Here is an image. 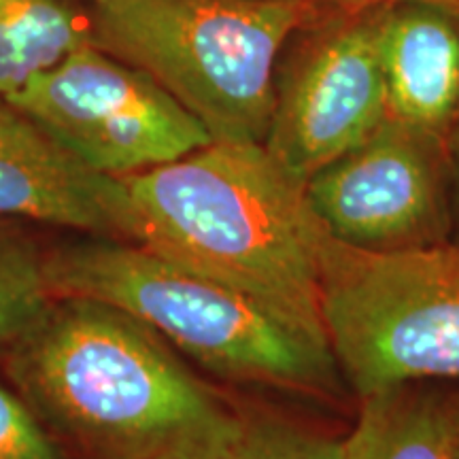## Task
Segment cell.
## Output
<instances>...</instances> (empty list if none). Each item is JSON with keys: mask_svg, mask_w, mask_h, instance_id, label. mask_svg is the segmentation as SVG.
Listing matches in <instances>:
<instances>
[{"mask_svg": "<svg viewBox=\"0 0 459 459\" xmlns=\"http://www.w3.org/2000/svg\"><path fill=\"white\" fill-rule=\"evenodd\" d=\"M307 194L330 237L355 249H426L453 232L446 139L392 115L315 172Z\"/></svg>", "mask_w": 459, "mask_h": 459, "instance_id": "ba28073f", "label": "cell"}, {"mask_svg": "<svg viewBox=\"0 0 459 459\" xmlns=\"http://www.w3.org/2000/svg\"><path fill=\"white\" fill-rule=\"evenodd\" d=\"M48 279L54 296L122 308L228 381L330 394L342 378L328 344L143 245L96 237L62 245L48 254Z\"/></svg>", "mask_w": 459, "mask_h": 459, "instance_id": "3957f363", "label": "cell"}, {"mask_svg": "<svg viewBox=\"0 0 459 459\" xmlns=\"http://www.w3.org/2000/svg\"><path fill=\"white\" fill-rule=\"evenodd\" d=\"M344 459H459L455 395L412 385L366 395Z\"/></svg>", "mask_w": 459, "mask_h": 459, "instance_id": "8fae6325", "label": "cell"}, {"mask_svg": "<svg viewBox=\"0 0 459 459\" xmlns=\"http://www.w3.org/2000/svg\"><path fill=\"white\" fill-rule=\"evenodd\" d=\"M387 7L325 4L281 51L264 147L304 183L387 119L383 68Z\"/></svg>", "mask_w": 459, "mask_h": 459, "instance_id": "8992f818", "label": "cell"}, {"mask_svg": "<svg viewBox=\"0 0 459 459\" xmlns=\"http://www.w3.org/2000/svg\"><path fill=\"white\" fill-rule=\"evenodd\" d=\"M313 0H102L91 43L152 74L213 141L264 143L287 39Z\"/></svg>", "mask_w": 459, "mask_h": 459, "instance_id": "277c9868", "label": "cell"}, {"mask_svg": "<svg viewBox=\"0 0 459 459\" xmlns=\"http://www.w3.org/2000/svg\"><path fill=\"white\" fill-rule=\"evenodd\" d=\"M96 3H102V0H91V4H96Z\"/></svg>", "mask_w": 459, "mask_h": 459, "instance_id": "d6986e66", "label": "cell"}, {"mask_svg": "<svg viewBox=\"0 0 459 459\" xmlns=\"http://www.w3.org/2000/svg\"><path fill=\"white\" fill-rule=\"evenodd\" d=\"M455 400H457V411H459V394H455Z\"/></svg>", "mask_w": 459, "mask_h": 459, "instance_id": "ac0fdd59", "label": "cell"}, {"mask_svg": "<svg viewBox=\"0 0 459 459\" xmlns=\"http://www.w3.org/2000/svg\"><path fill=\"white\" fill-rule=\"evenodd\" d=\"M7 107L90 169L117 179L213 143L209 130L152 74L94 43L37 74Z\"/></svg>", "mask_w": 459, "mask_h": 459, "instance_id": "52a82bcc", "label": "cell"}, {"mask_svg": "<svg viewBox=\"0 0 459 459\" xmlns=\"http://www.w3.org/2000/svg\"><path fill=\"white\" fill-rule=\"evenodd\" d=\"M446 153L451 169V198H453V232L459 243V105L446 132Z\"/></svg>", "mask_w": 459, "mask_h": 459, "instance_id": "2e32d148", "label": "cell"}, {"mask_svg": "<svg viewBox=\"0 0 459 459\" xmlns=\"http://www.w3.org/2000/svg\"><path fill=\"white\" fill-rule=\"evenodd\" d=\"M0 459H73L26 400L0 383Z\"/></svg>", "mask_w": 459, "mask_h": 459, "instance_id": "9a60e30c", "label": "cell"}, {"mask_svg": "<svg viewBox=\"0 0 459 459\" xmlns=\"http://www.w3.org/2000/svg\"><path fill=\"white\" fill-rule=\"evenodd\" d=\"M91 43L79 0H0V111L11 96Z\"/></svg>", "mask_w": 459, "mask_h": 459, "instance_id": "7c38bea8", "label": "cell"}, {"mask_svg": "<svg viewBox=\"0 0 459 459\" xmlns=\"http://www.w3.org/2000/svg\"><path fill=\"white\" fill-rule=\"evenodd\" d=\"M321 4H334V7H372V4H400V3H426L440 7L459 17V0H313Z\"/></svg>", "mask_w": 459, "mask_h": 459, "instance_id": "e0dca14e", "label": "cell"}, {"mask_svg": "<svg viewBox=\"0 0 459 459\" xmlns=\"http://www.w3.org/2000/svg\"><path fill=\"white\" fill-rule=\"evenodd\" d=\"M383 68L389 115L446 139L459 105V17L426 3L389 4Z\"/></svg>", "mask_w": 459, "mask_h": 459, "instance_id": "30bf717a", "label": "cell"}, {"mask_svg": "<svg viewBox=\"0 0 459 459\" xmlns=\"http://www.w3.org/2000/svg\"><path fill=\"white\" fill-rule=\"evenodd\" d=\"M187 459H344V438H332L277 415H245Z\"/></svg>", "mask_w": 459, "mask_h": 459, "instance_id": "4fadbf2b", "label": "cell"}, {"mask_svg": "<svg viewBox=\"0 0 459 459\" xmlns=\"http://www.w3.org/2000/svg\"><path fill=\"white\" fill-rule=\"evenodd\" d=\"M0 217L136 240L134 206L124 181L90 169L9 107L0 111Z\"/></svg>", "mask_w": 459, "mask_h": 459, "instance_id": "9c48e42d", "label": "cell"}, {"mask_svg": "<svg viewBox=\"0 0 459 459\" xmlns=\"http://www.w3.org/2000/svg\"><path fill=\"white\" fill-rule=\"evenodd\" d=\"M321 315L338 372L359 400L459 378V243L381 254L328 237Z\"/></svg>", "mask_w": 459, "mask_h": 459, "instance_id": "5b68a950", "label": "cell"}, {"mask_svg": "<svg viewBox=\"0 0 459 459\" xmlns=\"http://www.w3.org/2000/svg\"><path fill=\"white\" fill-rule=\"evenodd\" d=\"M7 370L73 459H187L238 417L162 336L91 298H51Z\"/></svg>", "mask_w": 459, "mask_h": 459, "instance_id": "6da1fadb", "label": "cell"}, {"mask_svg": "<svg viewBox=\"0 0 459 459\" xmlns=\"http://www.w3.org/2000/svg\"><path fill=\"white\" fill-rule=\"evenodd\" d=\"M122 181L134 206L136 245L234 287L328 344L321 264L330 234L307 183L264 143L213 141Z\"/></svg>", "mask_w": 459, "mask_h": 459, "instance_id": "7a4b0ae2", "label": "cell"}, {"mask_svg": "<svg viewBox=\"0 0 459 459\" xmlns=\"http://www.w3.org/2000/svg\"><path fill=\"white\" fill-rule=\"evenodd\" d=\"M13 221L0 217V344L13 342L54 298L48 254Z\"/></svg>", "mask_w": 459, "mask_h": 459, "instance_id": "5bb4252c", "label": "cell"}]
</instances>
